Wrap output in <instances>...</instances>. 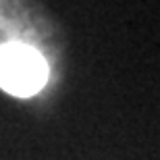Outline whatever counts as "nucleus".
Here are the masks:
<instances>
[{
    "label": "nucleus",
    "instance_id": "obj_1",
    "mask_svg": "<svg viewBox=\"0 0 160 160\" xmlns=\"http://www.w3.org/2000/svg\"><path fill=\"white\" fill-rule=\"evenodd\" d=\"M48 79V65L42 54L23 44L0 46V88L12 96L36 94Z\"/></svg>",
    "mask_w": 160,
    "mask_h": 160
}]
</instances>
